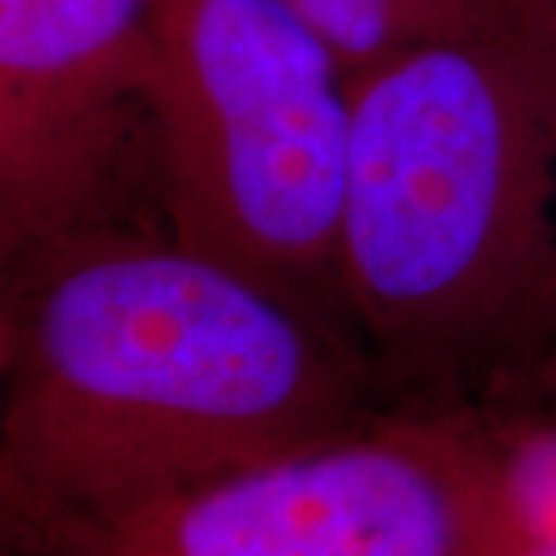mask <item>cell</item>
I'll use <instances>...</instances> for the list:
<instances>
[{
	"label": "cell",
	"mask_w": 556,
	"mask_h": 556,
	"mask_svg": "<svg viewBox=\"0 0 556 556\" xmlns=\"http://www.w3.org/2000/svg\"><path fill=\"white\" fill-rule=\"evenodd\" d=\"M535 399L556 412V340L551 356H547V365H544V371H541V380H538Z\"/></svg>",
	"instance_id": "cell-8"
},
{
	"label": "cell",
	"mask_w": 556,
	"mask_h": 556,
	"mask_svg": "<svg viewBox=\"0 0 556 556\" xmlns=\"http://www.w3.org/2000/svg\"><path fill=\"white\" fill-rule=\"evenodd\" d=\"M448 415L477 479V556H556L554 408L526 399Z\"/></svg>",
	"instance_id": "cell-6"
},
{
	"label": "cell",
	"mask_w": 556,
	"mask_h": 556,
	"mask_svg": "<svg viewBox=\"0 0 556 556\" xmlns=\"http://www.w3.org/2000/svg\"><path fill=\"white\" fill-rule=\"evenodd\" d=\"M0 538H50L387 415L334 321L161 226L3 266Z\"/></svg>",
	"instance_id": "cell-1"
},
{
	"label": "cell",
	"mask_w": 556,
	"mask_h": 556,
	"mask_svg": "<svg viewBox=\"0 0 556 556\" xmlns=\"http://www.w3.org/2000/svg\"><path fill=\"white\" fill-rule=\"evenodd\" d=\"M155 0H0V263L161 226Z\"/></svg>",
	"instance_id": "cell-5"
},
{
	"label": "cell",
	"mask_w": 556,
	"mask_h": 556,
	"mask_svg": "<svg viewBox=\"0 0 556 556\" xmlns=\"http://www.w3.org/2000/svg\"><path fill=\"white\" fill-rule=\"evenodd\" d=\"M152 189L179 244L340 331L338 236L353 100L285 0H155Z\"/></svg>",
	"instance_id": "cell-3"
},
{
	"label": "cell",
	"mask_w": 556,
	"mask_h": 556,
	"mask_svg": "<svg viewBox=\"0 0 556 556\" xmlns=\"http://www.w3.org/2000/svg\"><path fill=\"white\" fill-rule=\"evenodd\" d=\"M477 479L452 415L390 412L22 556H477Z\"/></svg>",
	"instance_id": "cell-4"
},
{
	"label": "cell",
	"mask_w": 556,
	"mask_h": 556,
	"mask_svg": "<svg viewBox=\"0 0 556 556\" xmlns=\"http://www.w3.org/2000/svg\"><path fill=\"white\" fill-rule=\"evenodd\" d=\"M338 309L390 412L535 399L556 340V31L350 78Z\"/></svg>",
	"instance_id": "cell-2"
},
{
	"label": "cell",
	"mask_w": 556,
	"mask_h": 556,
	"mask_svg": "<svg viewBox=\"0 0 556 556\" xmlns=\"http://www.w3.org/2000/svg\"><path fill=\"white\" fill-rule=\"evenodd\" d=\"M541 3V10H544V16L551 22V28L556 31V0H538Z\"/></svg>",
	"instance_id": "cell-9"
},
{
	"label": "cell",
	"mask_w": 556,
	"mask_h": 556,
	"mask_svg": "<svg viewBox=\"0 0 556 556\" xmlns=\"http://www.w3.org/2000/svg\"><path fill=\"white\" fill-rule=\"evenodd\" d=\"M346 78L437 43L517 35L547 22L538 0H285Z\"/></svg>",
	"instance_id": "cell-7"
}]
</instances>
